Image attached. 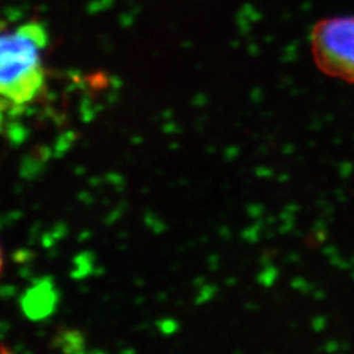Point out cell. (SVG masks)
<instances>
[{
	"mask_svg": "<svg viewBox=\"0 0 354 354\" xmlns=\"http://www.w3.org/2000/svg\"><path fill=\"white\" fill-rule=\"evenodd\" d=\"M48 33L37 21L24 23L1 35L0 92L3 106L32 102L44 84L42 55Z\"/></svg>",
	"mask_w": 354,
	"mask_h": 354,
	"instance_id": "6da1fadb",
	"label": "cell"
},
{
	"mask_svg": "<svg viewBox=\"0 0 354 354\" xmlns=\"http://www.w3.org/2000/svg\"><path fill=\"white\" fill-rule=\"evenodd\" d=\"M317 68L333 79L354 83V16L319 20L310 36Z\"/></svg>",
	"mask_w": 354,
	"mask_h": 354,
	"instance_id": "7a4b0ae2",
	"label": "cell"
}]
</instances>
